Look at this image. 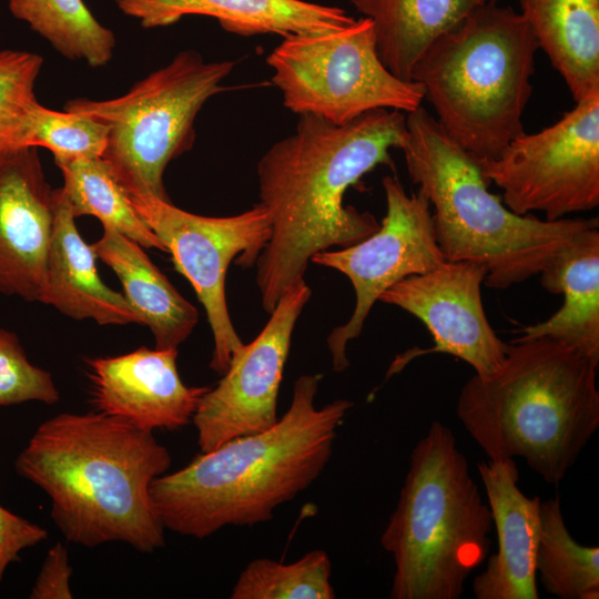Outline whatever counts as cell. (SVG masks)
<instances>
[{
  "mask_svg": "<svg viewBox=\"0 0 599 599\" xmlns=\"http://www.w3.org/2000/svg\"><path fill=\"white\" fill-rule=\"evenodd\" d=\"M406 134V115L396 110L369 111L343 125L303 114L294 132L263 154L258 203L271 235L254 265L265 312L304 281L315 254L353 245L378 229L372 213L345 205L344 197L376 166L394 169L390 150L400 149Z\"/></svg>",
  "mask_w": 599,
  "mask_h": 599,
  "instance_id": "6da1fadb",
  "label": "cell"
},
{
  "mask_svg": "<svg viewBox=\"0 0 599 599\" xmlns=\"http://www.w3.org/2000/svg\"><path fill=\"white\" fill-rule=\"evenodd\" d=\"M170 465L153 432L99 412L45 420L14 463L50 497L51 517L68 541H120L142 552L164 545L150 487Z\"/></svg>",
  "mask_w": 599,
  "mask_h": 599,
  "instance_id": "7a4b0ae2",
  "label": "cell"
},
{
  "mask_svg": "<svg viewBox=\"0 0 599 599\" xmlns=\"http://www.w3.org/2000/svg\"><path fill=\"white\" fill-rule=\"evenodd\" d=\"M322 375L294 383L286 413L266 430L201 451L183 468L156 477L151 497L165 529L199 539L225 526H252L305 490L326 467L353 403L317 408Z\"/></svg>",
  "mask_w": 599,
  "mask_h": 599,
  "instance_id": "3957f363",
  "label": "cell"
},
{
  "mask_svg": "<svg viewBox=\"0 0 599 599\" xmlns=\"http://www.w3.org/2000/svg\"><path fill=\"white\" fill-rule=\"evenodd\" d=\"M598 361L550 337L515 339L461 387L457 416L488 459L524 458L558 485L599 427Z\"/></svg>",
  "mask_w": 599,
  "mask_h": 599,
  "instance_id": "277c9868",
  "label": "cell"
},
{
  "mask_svg": "<svg viewBox=\"0 0 599 599\" xmlns=\"http://www.w3.org/2000/svg\"><path fill=\"white\" fill-rule=\"evenodd\" d=\"M400 148L408 174L434 206L436 242L448 262L486 268L484 284L505 290L537 275L598 219L540 220L510 211L489 192L481 164L423 106L407 113Z\"/></svg>",
  "mask_w": 599,
  "mask_h": 599,
  "instance_id": "5b68a950",
  "label": "cell"
},
{
  "mask_svg": "<svg viewBox=\"0 0 599 599\" xmlns=\"http://www.w3.org/2000/svg\"><path fill=\"white\" fill-rule=\"evenodd\" d=\"M538 49L520 13L487 3L429 45L412 81L423 87L445 133L483 164L525 132Z\"/></svg>",
  "mask_w": 599,
  "mask_h": 599,
  "instance_id": "8992f818",
  "label": "cell"
},
{
  "mask_svg": "<svg viewBox=\"0 0 599 599\" xmlns=\"http://www.w3.org/2000/svg\"><path fill=\"white\" fill-rule=\"evenodd\" d=\"M493 519L451 430L439 422L410 454L380 544L394 559L393 599H458L487 558Z\"/></svg>",
  "mask_w": 599,
  "mask_h": 599,
  "instance_id": "52a82bcc",
  "label": "cell"
},
{
  "mask_svg": "<svg viewBox=\"0 0 599 599\" xmlns=\"http://www.w3.org/2000/svg\"><path fill=\"white\" fill-rule=\"evenodd\" d=\"M234 67L233 61L206 62L199 52L183 50L125 94L69 100L64 110L90 114L108 126L102 159L126 194L170 201L164 171L193 146L196 115L212 97L229 89L223 82Z\"/></svg>",
  "mask_w": 599,
  "mask_h": 599,
  "instance_id": "ba28073f",
  "label": "cell"
},
{
  "mask_svg": "<svg viewBox=\"0 0 599 599\" xmlns=\"http://www.w3.org/2000/svg\"><path fill=\"white\" fill-rule=\"evenodd\" d=\"M266 63L285 108L336 125L378 109L410 113L425 100L419 83L402 80L384 65L366 17L333 32L288 35Z\"/></svg>",
  "mask_w": 599,
  "mask_h": 599,
  "instance_id": "9c48e42d",
  "label": "cell"
},
{
  "mask_svg": "<svg viewBox=\"0 0 599 599\" xmlns=\"http://www.w3.org/2000/svg\"><path fill=\"white\" fill-rule=\"evenodd\" d=\"M139 216L172 254L176 271L192 284L203 304L213 334L210 367L223 375L245 344L234 329L225 296L231 262L255 264L271 235L266 210L257 203L233 216L213 217L186 212L146 194H128Z\"/></svg>",
  "mask_w": 599,
  "mask_h": 599,
  "instance_id": "30bf717a",
  "label": "cell"
},
{
  "mask_svg": "<svg viewBox=\"0 0 599 599\" xmlns=\"http://www.w3.org/2000/svg\"><path fill=\"white\" fill-rule=\"evenodd\" d=\"M504 204L526 215L541 211L548 221L599 205V93L576 102L560 120L524 132L481 164Z\"/></svg>",
  "mask_w": 599,
  "mask_h": 599,
  "instance_id": "8fae6325",
  "label": "cell"
},
{
  "mask_svg": "<svg viewBox=\"0 0 599 599\" xmlns=\"http://www.w3.org/2000/svg\"><path fill=\"white\" fill-rule=\"evenodd\" d=\"M382 184L386 214L378 229L353 245L319 252L311 260L346 275L356 295L352 316L326 341L335 372L349 366L347 343L358 337L379 296L400 280L426 273L446 261L435 238L426 196L419 190L408 195L392 175L385 176Z\"/></svg>",
  "mask_w": 599,
  "mask_h": 599,
  "instance_id": "7c38bea8",
  "label": "cell"
},
{
  "mask_svg": "<svg viewBox=\"0 0 599 599\" xmlns=\"http://www.w3.org/2000/svg\"><path fill=\"white\" fill-rule=\"evenodd\" d=\"M311 294L305 281L287 290L261 333L232 359L216 386L203 394L192 417L201 451L277 423V396L292 334Z\"/></svg>",
  "mask_w": 599,
  "mask_h": 599,
  "instance_id": "4fadbf2b",
  "label": "cell"
},
{
  "mask_svg": "<svg viewBox=\"0 0 599 599\" xmlns=\"http://www.w3.org/2000/svg\"><path fill=\"white\" fill-rule=\"evenodd\" d=\"M486 273L476 263L445 261L400 280L379 296L420 319L433 336L434 347L416 348L403 364L417 355L443 353L463 359L479 376L500 368L509 344L497 336L484 311L480 286Z\"/></svg>",
  "mask_w": 599,
  "mask_h": 599,
  "instance_id": "5bb4252c",
  "label": "cell"
},
{
  "mask_svg": "<svg viewBox=\"0 0 599 599\" xmlns=\"http://www.w3.org/2000/svg\"><path fill=\"white\" fill-rule=\"evenodd\" d=\"M55 202L38 148L0 156V293L40 302Z\"/></svg>",
  "mask_w": 599,
  "mask_h": 599,
  "instance_id": "9a60e30c",
  "label": "cell"
},
{
  "mask_svg": "<svg viewBox=\"0 0 599 599\" xmlns=\"http://www.w3.org/2000/svg\"><path fill=\"white\" fill-rule=\"evenodd\" d=\"M176 357L177 348L141 347L120 356L88 359L97 412L151 432L187 425L209 387L186 386Z\"/></svg>",
  "mask_w": 599,
  "mask_h": 599,
  "instance_id": "2e32d148",
  "label": "cell"
},
{
  "mask_svg": "<svg viewBox=\"0 0 599 599\" xmlns=\"http://www.w3.org/2000/svg\"><path fill=\"white\" fill-rule=\"evenodd\" d=\"M477 467L497 530L498 549L474 579L473 592L477 599H537L541 499L520 491L514 459H488Z\"/></svg>",
  "mask_w": 599,
  "mask_h": 599,
  "instance_id": "e0dca14e",
  "label": "cell"
},
{
  "mask_svg": "<svg viewBox=\"0 0 599 599\" xmlns=\"http://www.w3.org/2000/svg\"><path fill=\"white\" fill-rule=\"evenodd\" d=\"M119 10L145 29L162 28L186 16L217 20L227 32L250 37L275 33L319 34L344 29L355 19L341 8L304 0H115Z\"/></svg>",
  "mask_w": 599,
  "mask_h": 599,
  "instance_id": "ac0fdd59",
  "label": "cell"
},
{
  "mask_svg": "<svg viewBox=\"0 0 599 599\" xmlns=\"http://www.w3.org/2000/svg\"><path fill=\"white\" fill-rule=\"evenodd\" d=\"M55 197L40 302L72 318H90L100 325L141 324L124 295L109 288L100 278L97 255L82 240L61 187L55 190Z\"/></svg>",
  "mask_w": 599,
  "mask_h": 599,
  "instance_id": "d6986e66",
  "label": "cell"
},
{
  "mask_svg": "<svg viewBox=\"0 0 599 599\" xmlns=\"http://www.w3.org/2000/svg\"><path fill=\"white\" fill-rule=\"evenodd\" d=\"M599 225L579 233L541 270L540 283L564 294L546 321L522 328L517 339L550 337L599 362Z\"/></svg>",
  "mask_w": 599,
  "mask_h": 599,
  "instance_id": "ffe728a7",
  "label": "cell"
},
{
  "mask_svg": "<svg viewBox=\"0 0 599 599\" xmlns=\"http://www.w3.org/2000/svg\"><path fill=\"white\" fill-rule=\"evenodd\" d=\"M119 277L124 297L141 324L151 329L155 348H177L194 329L199 314L152 263L142 246L113 227L91 245Z\"/></svg>",
  "mask_w": 599,
  "mask_h": 599,
  "instance_id": "44dd1931",
  "label": "cell"
},
{
  "mask_svg": "<svg viewBox=\"0 0 599 599\" xmlns=\"http://www.w3.org/2000/svg\"><path fill=\"white\" fill-rule=\"evenodd\" d=\"M539 49L579 102L599 93V0H519Z\"/></svg>",
  "mask_w": 599,
  "mask_h": 599,
  "instance_id": "7402d4cb",
  "label": "cell"
},
{
  "mask_svg": "<svg viewBox=\"0 0 599 599\" xmlns=\"http://www.w3.org/2000/svg\"><path fill=\"white\" fill-rule=\"evenodd\" d=\"M373 22L376 49L397 78L412 81L415 64L441 34L497 0H351Z\"/></svg>",
  "mask_w": 599,
  "mask_h": 599,
  "instance_id": "603a6c76",
  "label": "cell"
},
{
  "mask_svg": "<svg viewBox=\"0 0 599 599\" xmlns=\"http://www.w3.org/2000/svg\"><path fill=\"white\" fill-rule=\"evenodd\" d=\"M63 176L61 187L75 217L93 215L142 247L166 252L163 243L133 209L128 194L102 159L57 162Z\"/></svg>",
  "mask_w": 599,
  "mask_h": 599,
  "instance_id": "cb8c5ba5",
  "label": "cell"
},
{
  "mask_svg": "<svg viewBox=\"0 0 599 599\" xmlns=\"http://www.w3.org/2000/svg\"><path fill=\"white\" fill-rule=\"evenodd\" d=\"M11 14L44 38L64 58L91 68L113 58L115 37L83 0H9Z\"/></svg>",
  "mask_w": 599,
  "mask_h": 599,
  "instance_id": "d4e9b609",
  "label": "cell"
},
{
  "mask_svg": "<svg viewBox=\"0 0 599 599\" xmlns=\"http://www.w3.org/2000/svg\"><path fill=\"white\" fill-rule=\"evenodd\" d=\"M536 572L545 590L560 599L599 598V548L570 535L557 495L540 501Z\"/></svg>",
  "mask_w": 599,
  "mask_h": 599,
  "instance_id": "484cf974",
  "label": "cell"
},
{
  "mask_svg": "<svg viewBox=\"0 0 599 599\" xmlns=\"http://www.w3.org/2000/svg\"><path fill=\"white\" fill-rule=\"evenodd\" d=\"M331 560L314 549L292 564L254 559L240 573L231 599H334Z\"/></svg>",
  "mask_w": 599,
  "mask_h": 599,
  "instance_id": "4316f807",
  "label": "cell"
},
{
  "mask_svg": "<svg viewBox=\"0 0 599 599\" xmlns=\"http://www.w3.org/2000/svg\"><path fill=\"white\" fill-rule=\"evenodd\" d=\"M43 65L38 53L0 50V156L29 146L35 81Z\"/></svg>",
  "mask_w": 599,
  "mask_h": 599,
  "instance_id": "83f0119b",
  "label": "cell"
},
{
  "mask_svg": "<svg viewBox=\"0 0 599 599\" xmlns=\"http://www.w3.org/2000/svg\"><path fill=\"white\" fill-rule=\"evenodd\" d=\"M108 133V126L90 114L54 111L38 102L31 114L29 146L50 150L55 163L102 158Z\"/></svg>",
  "mask_w": 599,
  "mask_h": 599,
  "instance_id": "f1b7e54d",
  "label": "cell"
},
{
  "mask_svg": "<svg viewBox=\"0 0 599 599\" xmlns=\"http://www.w3.org/2000/svg\"><path fill=\"white\" fill-rule=\"evenodd\" d=\"M59 398L51 374L28 361L16 334L0 328V406Z\"/></svg>",
  "mask_w": 599,
  "mask_h": 599,
  "instance_id": "f546056e",
  "label": "cell"
},
{
  "mask_svg": "<svg viewBox=\"0 0 599 599\" xmlns=\"http://www.w3.org/2000/svg\"><path fill=\"white\" fill-rule=\"evenodd\" d=\"M47 537L48 531L44 528L0 505V585L7 567L19 560V554L42 542Z\"/></svg>",
  "mask_w": 599,
  "mask_h": 599,
  "instance_id": "4dcf8cb0",
  "label": "cell"
},
{
  "mask_svg": "<svg viewBox=\"0 0 599 599\" xmlns=\"http://www.w3.org/2000/svg\"><path fill=\"white\" fill-rule=\"evenodd\" d=\"M67 548L57 542L48 552L37 581L30 592L31 599H71L70 577Z\"/></svg>",
  "mask_w": 599,
  "mask_h": 599,
  "instance_id": "1f68e13d",
  "label": "cell"
}]
</instances>
